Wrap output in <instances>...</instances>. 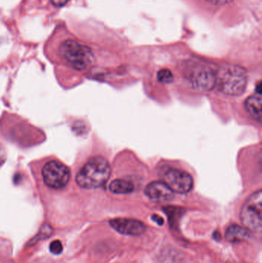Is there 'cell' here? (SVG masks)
I'll return each mask as SVG.
<instances>
[{"label":"cell","mask_w":262,"mask_h":263,"mask_svg":"<svg viewBox=\"0 0 262 263\" xmlns=\"http://www.w3.org/2000/svg\"><path fill=\"white\" fill-rule=\"evenodd\" d=\"M109 162L101 156L89 159L76 176V182L82 188L92 190L104 185L110 177Z\"/></svg>","instance_id":"obj_1"},{"label":"cell","mask_w":262,"mask_h":263,"mask_svg":"<svg viewBox=\"0 0 262 263\" xmlns=\"http://www.w3.org/2000/svg\"><path fill=\"white\" fill-rule=\"evenodd\" d=\"M248 74L246 69L236 65L226 64L216 71L218 90L228 96H240L246 90Z\"/></svg>","instance_id":"obj_2"},{"label":"cell","mask_w":262,"mask_h":263,"mask_svg":"<svg viewBox=\"0 0 262 263\" xmlns=\"http://www.w3.org/2000/svg\"><path fill=\"white\" fill-rule=\"evenodd\" d=\"M59 54L63 60L77 70H84L92 64L94 60L93 53L89 47L72 40H66L62 43Z\"/></svg>","instance_id":"obj_3"},{"label":"cell","mask_w":262,"mask_h":263,"mask_svg":"<svg viewBox=\"0 0 262 263\" xmlns=\"http://www.w3.org/2000/svg\"><path fill=\"white\" fill-rule=\"evenodd\" d=\"M240 219L245 228L260 232L262 227V192H255L243 204Z\"/></svg>","instance_id":"obj_4"},{"label":"cell","mask_w":262,"mask_h":263,"mask_svg":"<svg viewBox=\"0 0 262 263\" xmlns=\"http://www.w3.org/2000/svg\"><path fill=\"white\" fill-rule=\"evenodd\" d=\"M70 171L65 164L58 161H50L45 165L43 176L45 183L52 189L64 188L70 179Z\"/></svg>","instance_id":"obj_5"},{"label":"cell","mask_w":262,"mask_h":263,"mask_svg":"<svg viewBox=\"0 0 262 263\" xmlns=\"http://www.w3.org/2000/svg\"><path fill=\"white\" fill-rule=\"evenodd\" d=\"M188 79L194 89L204 92L210 91L216 85V71L209 66H195L189 72Z\"/></svg>","instance_id":"obj_6"},{"label":"cell","mask_w":262,"mask_h":263,"mask_svg":"<svg viewBox=\"0 0 262 263\" xmlns=\"http://www.w3.org/2000/svg\"><path fill=\"white\" fill-rule=\"evenodd\" d=\"M163 182L169 186L173 193H189L193 187L192 176L183 170L177 168H169L163 174Z\"/></svg>","instance_id":"obj_7"},{"label":"cell","mask_w":262,"mask_h":263,"mask_svg":"<svg viewBox=\"0 0 262 263\" xmlns=\"http://www.w3.org/2000/svg\"><path fill=\"white\" fill-rule=\"evenodd\" d=\"M109 224L115 231L128 236H139L146 230V225L136 219L118 218L112 219Z\"/></svg>","instance_id":"obj_8"},{"label":"cell","mask_w":262,"mask_h":263,"mask_svg":"<svg viewBox=\"0 0 262 263\" xmlns=\"http://www.w3.org/2000/svg\"><path fill=\"white\" fill-rule=\"evenodd\" d=\"M145 194L157 202H170L174 199V193L163 182H153L145 189Z\"/></svg>","instance_id":"obj_9"},{"label":"cell","mask_w":262,"mask_h":263,"mask_svg":"<svg viewBox=\"0 0 262 263\" xmlns=\"http://www.w3.org/2000/svg\"><path fill=\"white\" fill-rule=\"evenodd\" d=\"M262 100L261 95H254L247 99L246 108L251 117L258 122L262 119Z\"/></svg>","instance_id":"obj_10"},{"label":"cell","mask_w":262,"mask_h":263,"mask_svg":"<svg viewBox=\"0 0 262 263\" xmlns=\"http://www.w3.org/2000/svg\"><path fill=\"white\" fill-rule=\"evenodd\" d=\"M249 237L248 230L238 225H232L227 229L226 238L229 242L238 243L246 240Z\"/></svg>","instance_id":"obj_11"},{"label":"cell","mask_w":262,"mask_h":263,"mask_svg":"<svg viewBox=\"0 0 262 263\" xmlns=\"http://www.w3.org/2000/svg\"><path fill=\"white\" fill-rule=\"evenodd\" d=\"M109 190L114 194H129L134 190V185L125 179H115L109 185Z\"/></svg>","instance_id":"obj_12"},{"label":"cell","mask_w":262,"mask_h":263,"mask_svg":"<svg viewBox=\"0 0 262 263\" xmlns=\"http://www.w3.org/2000/svg\"><path fill=\"white\" fill-rule=\"evenodd\" d=\"M53 233V229L49 224H44L40 227L38 233L27 242V247H33L35 244L39 242L40 241L46 240L52 236Z\"/></svg>","instance_id":"obj_13"},{"label":"cell","mask_w":262,"mask_h":263,"mask_svg":"<svg viewBox=\"0 0 262 263\" xmlns=\"http://www.w3.org/2000/svg\"><path fill=\"white\" fill-rule=\"evenodd\" d=\"M157 78L160 83H166V84L172 83L174 80L173 74L167 69H161L157 74Z\"/></svg>","instance_id":"obj_14"},{"label":"cell","mask_w":262,"mask_h":263,"mask_svg":"<svg viewBox=\"0 0 262 263\" xmlns=\"http://www.w3.org/2000/svg\"><path fill=\"white\" fill-rule=\"evenodd\" d=\"M49 250L54 255H60L63 251V246L61 241L54 240L49 245Z\"/></svg>","instance_id":"obj_15"},{"label":"cell","mask_w":262,"mask_h":263,"mask_svg":"<svg viewBox=\"0 0 262 263\" xmlns=\"http://www.w3.org/2000/svg\"><path fill=\"white\" fill-rule=\"evenodd\" d=\"M212 4L216 5V6H221V5L229 4L232 3L233 0H206Z\"/></svg>","instance_id":"obj_16"},{"label":"cell","mask_w":262,"mask_h":263,"mask_svg":"<svg viewBox=\"0 0 262 263\" xmlns=\"http://www.w3.org/2000/svg\"><path fill=\"white\" fill-rule=\"evenodd\" d=\"M50 1L54 6L61 7V6H64L66 3H68L69 0H50Z\"/></svg>","instance_id":"obj_17"},{"label":"cell","mask_w":262,"mask_h":263,"mask_svg":"<svg viewBox=\"0 0 262 263\" xmlns=\"http://www.w3.org/2000/svg\"><path fill=\"white\" fill-rule=\"evenodd\" d=\"M5 159H6V153H5L4 149L0 145V165L4 162Z\"/></svg>","instance_id":"obj_18"},{"label":"cell","mask_w":262,"mask_h":263,"mask_svg":"<svg viewBox=\"0 0 262 263\" xmlns=\"http://www.w3.org/2000/svg\"><path fill=\"white\" fill-rule=\"evenodd\" d=\"M152 219H153V220L155 221V222H156V223H158V225L160 226L163 225V222H164L163 218L160 217V216H152Z\"/></svg>","instance_id":"obj_19"},{"label":"cell","mask_w":262,"mask_h":263,"mask_svg":"<svg viewBox=\"0 0 262 263\" xmlns=\"http://www.w3.org/2000/svg\"><path fill=\"white\" fill-rule=\"evenodd\" d=\"M226 263H249V262H241V261H229V262H227Z\"/></svg>","instance_id":"obj_20"}]
</instances>
